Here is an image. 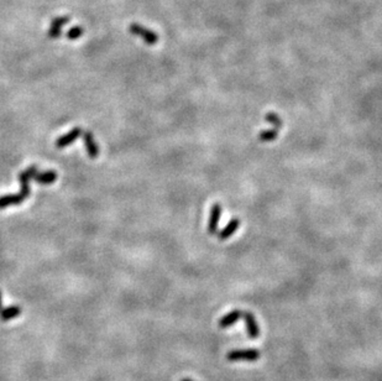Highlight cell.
Listing matches in <instances>:
<instances>
[{"instance_id": "7c38bea8", "label": "cell", "mask_w": 382, "mask_h": 381, "mask_svg": "<svg viewBox=\"0 0 382 381\" xmlns=\"http://www.w3.org/2000/svg\"><path fill=\"white\" fill-rule=\"evenodd\" d=\"M38 172V168L36 166H31V167L26 168L25 171H22L19 175V181L20 183H30L31 180H33L36 175Z\"/></svg>"}, {"instance_id": "277c9868", "label": "cell", "mask_w": 382, "mask_h": 381, "mask_svg": "<svg viewBox=\"0 0 382 381\" xmlns=\"http://www.w3.org/2000/svg\"><path fill=\"white\" fill-rule=\"evenodd\" d=\"M82 129L80 128H74L72 129L69 133L64 134V135L59 136L58 139L56 140V146L58 147V149H63V147H67L69 146V145L73 144L74 141L79 137L80 135H82Z\"/></svg>"}, {"instance_id": "6da1fadb", "label": "cell", "mask_w": 382, "mask_h": 381, "mask_svg": "<svg viewBox=\"0 0 382 381\" xmlns=\"http://www.w3.org/2000/svg\"><path fill=\"white\" fill-rule=\"evenodd\" d=\"M260 355L257 349H234L227 354V359L229 362H256Z\"/></svg>"}, {"instance_id": "52a82bcc", "label": "cell", "mask_w": 382, "mask_h": 381, "mask_svg": "<svg viewBox=\"0 0 382 381\" xmlns=\"http://www.w3.org/2000/svg\"><path fill=\"white\" fill-rule=\"evenodd\" d=\"M25 201V196L22 193L17 194H6V196L0 197V209L6 208L10 206H16V204L22 203Z\"/></svg>"}, {"instance_id": "2e32d148", "label": "cell", "mask_w": 382, "mask_h": 381, "mask_svg": "<svg viewBox=\"0 0 382 381\" xmlns=\"http://www.w3.org/2000/svg\"><path fill=\"white\" fill-rule=\"evenodd\" d=\"M181 381H193V380H191V379H182Z\"/></svg>"}, {"instance_id": "5bb4252c", "label": "cell", "mask_w": 382, "mask_h": 381, "mask_svg": "<svg viewBox=\"0 0 382 381\" xmlns=\"http://www.w3.org/2000/svg\"><path fill=\"white\" fill-rule=\"evenodd\" d=\"M82 35H83V28L80 26L71 27L68 31H67V37H68L69 40H77V38H79Z\"/></svg>"}, {"instance_id": "8fae6325", "label": "cell", "mask_w": 382, "mask_h": 381, "mask_svg": "<svg viewBox=\"0 0 382 381\" xmlns=\"http://www.w3.org/2000/svg\"><path fill=\"white\" fill-rule=\"evenodd\" d=\"M220 213H222V207L219 204H215L212 208V214H210V222L208 225V230H209L210 234H214L217 232L218 223H219Z\"/></svg>"}, {"instance_id": "ba28073f", "label": "cell", "mask_w": 382, "mask_h": 381, "mask_svg": "<svg viewBox=\"0 0 382 381\" xmlns=\"http://www.w3.org/2000/svg\"><path fill=\"white\" fill-rule=\"evenodd\" d=\"M21 315V307L19 306H9L6 308H2L0 311V320L2 322H7V321H11L12 318H16Z\"/></svg>"}, {"instance_id": "8992f818", "label": "cell", "mask_w": 382, "mask_h": 381, "mask_svg": "<svg viewBox=\"0 0 382 381\" xmlns=\"http://www.w3.org/2000/svg\"><path fill=\"white\" fill-rule=\"evenodd\" d=\"M69 21L68 16H59L52 20L50 30H48V37L57 38L61 36V30L63 25H66Z\"/></svg>"}, {"instance_id": "4fadbf2b", "label": "cell", "mask_w": 382, "mask_h": 381, "mask_svg": "<svg viewBox=\"0 0 382 381\" xmlns=\"http://www.w3.org/2000/svg\"><path fill=\"white\" fill-rule=\"evenodd\" d=\"M239 224H240V222H239V219H233L231 222L229 223V225H228L227 228H224L222 232V234H220V239H227V238H229L231 234H234V233L236 232V229H238Z\"/></svg>"}, {"instance_id": "9a60e30c", "label": "cell", "mask_w": 382, "mask_h": 381, "mask_svg": "<svg viewBox=\"0 0 382 381\" xmlns=\"http://www.w3.org/2000/svg\"><path fill=\"white\" fill-rule=\"evenodd\" d=\"M2 310V308H1V292H0V311H1Z\"/></svg>"}, {"instance_id": "7a4b0ae2", "label": "cell", "mask_w": 382, "mask_h": 381, "mask_svg": "<svg viewBox=\"0 0 382 381\" xmlns=\"http://www.w3.org/2000/svg\"><path fill=\"white\" fill-rule=\"evenodd\" d=\"M129 28L132 35H136L139 36V37H141L147 45H156V43H157L158 35L156 32H153L152 30H150V28L141 26V25L136 24V22L130 25Z\"/></svg>"}, {"instance_id": "3957f363", "label": "cell", "mask_w": 382, "mask_h": 381, "mask_svg": "<svg viewBox=\"0 0 382 381\" xmlns=\"http://www.w3.org/2000/svg\"><path fill=\"white\" fill-rule=\"evenodd\" d=\"M83 141H84L85 150H87V154L90 159H97L99 156V146L95 142L94 136L90 131H84L83 133Z\"/></svg>"}, {"instance_id": "9c48e42d", "label": "cell", "mask_w": 382, "mask_h": 381, "mask_svg": "<svg viewBox=\"0 0 382 381\" xmlns=\"http://www.w3.org/2000/svg\"><path fill=\"white\" fill-rule=\"evenodd\" d=\"M241 317H243V311H231L230 313H228L227 316H224V317L219 321V327L220 328H228V327L233 326L234 323L238 322L239 318Z\"/></svg>"}, {"instance_id": "5b68a950", "label": "cell", "mask_w": 382, "mask_h": 381, "mask_svg": "<svg viewBox=\"0 0 382 381\" xmlns=\"http://www.w3.org/2000/svg\"><path fill=\"white\" fill-rule=\"evenodd\" d=\"M243 318L246 323V329H248L249 338L251 339L257 338L260 334V329L254 316L251 315L250 312H243Z\"/></svg>"}, {"instance_id": "30bf717a", "label": "cell", "mask_w": 382, "mask_h": 381, "mask_svg": "<svg viewBox=\"0 0 382 381\" xmlns=\"http://www.w3.org/2000/svg\"><path fill=\"white\" fill-rule=\"evenodd\" d=\"M33 180L40 185H52L57 180V173L52 170L45 171V172H37Z\"/></svg>"}]
</instances>
